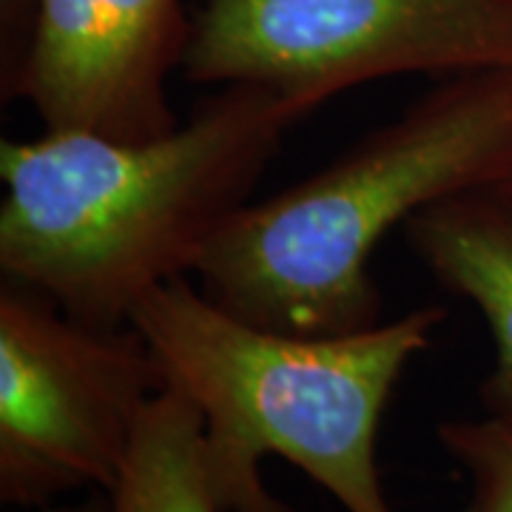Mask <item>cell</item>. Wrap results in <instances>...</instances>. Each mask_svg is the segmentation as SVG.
<instances>
[{"label": "cell", "mask_w": 512, "mask_h": 512, "mask_svg": "<svg viewBox=\"0 0 512 512\" xmlns=\"http://www.w3.org/2000/svg\"><path fill=\"white\" fill-rule=\"evenodd\" d=\"M311 111L293 94L239 83L151 140L92 131L6 140L3 271L72 316L128 325L143 296L197 271L288 128Z\"/></svg>", "instance_id": "cell-1"}, {"label": "cell", "mask_w": 512, "mask_h": 512, "mask_svg": "<svg viewBox=\"0 0 512 512\" xmlns=\"http://www.w3.org/2000/svg\"><path fill=\"white\" fill-rule=\"evenodd\" d=\"M501 180H512V69L453 74L322 171L245 202L194 274L262 328H367L379 322L376 245L424 208Z\"/></svg>", "instance_id": "cell-2"}, {"label": "cell", "mask_w": 512, "mask_h": 512, "mask_svg": "<svg viewBox=\"0 0 512 512\" xmlns=\"http://www.w3.org/2000/svg\"><path fill=\"white\" fill-rule=\"evenodd\" d=\"M441 319V308H419L345 333H285L222 308L183 276L143 296L128 325L154 353L163 382L200 407L222 512H288L259 476L271 453L348 512H393L376 467L379 424Z\"/></svg>", "instance_id": "cell-3"}, {"label": "cell", "mask_w": 512, "mask_h": 512, "mask_svg": "<svg viewBox=\"0 0 512 512\" xmlns=\"http://www.w3.org/2000/svg\"><path fill=\"white\" fill-rule=\"evenodd\" d=\"M188 32L194 83L265 86L311 109L396 74L512 69V0H208Z\"/></svg>", "instance_id": "cell-4"}, {"label": "cell", "mask_w": 512, "mask_h": 512, "mask_svg": "<svg viewBox=\"0 0 512 512\" xmlns=\"http://www.w3.org/2000/svg\"><path fill=\"white\" fill-rule=\"evenodd\" d=\"M165 387L143 336L6 282L0 293V495L46 507L111 490L146 404Z\"/></svg>", "instance_id": "cell-5"}, {"label": "cell", "mask_w": 512, "mask_h": 512, "mask_svg": "<svg viewBox=\"0 0 512 512\" xmlns=\"http://www.w3.org/2000/svg\"><path fill=\"white\" fill-rule=\"evenodd\" d=\"M188 35L177 0H37L20 89L46 131L163 137L180 126L165 77Z\"/></svg>", "instance_id": "cell-6"}, {"label": "cell", "mask_w": 512, "mask_h": 512, "mask_svg": "<svg viewBox=\"0 0 512 512\" xmlns=\"http://www.w3.org/2000/svg\"><path fill=\"white\" fill-rule=\"evenodd\" d=\"M404 234L421 265L484 316L495 365L481 396L490 413L512 416V180L436 202Z\"/></svg>", "instance_id": "cell-7"}, {"label": "cell", "mask_w": 512, "mask_h": 512, "mask_svg": "<svg viewBox=\"0 0 512 512\" xmlns=\"http://www.w3.org/2000/svg\"><path fill=\"white\" fill-rule=\"evenodd\" d=\"M109 512H222L205 453V419L183 390L168 387L146 404Z\"/></svg>", "instance_id": "cell-8"}, {"label": "cell", "mask_w": 512, "mask_h": 512, "mask_svg": "<svg viewBox=\"0 0 512 512\" xmlns=\"http://www.w3.org/2000/svg\"><path fill=\"white\" fill-rule=\"evenodd\" d=\"M439 439L473 478L467 512H512V416L444 421Z\"/></svg>", "instance_id": "cell-9"}, {"label": "cell", "mask_w": 512, "mask_h": 512, "mask_svg": "<svg viewBox=\"0 0 512 512\" xmlns=\"http://www.w3.org/2000/svg\"><path fill=\"white\" fill-rule=\"evenodd\" d=\"M43 512H109V507H100V504H80V507H57V510H43Z\"/></svg>", "instance_id": "cell-10"}]
</instances>
